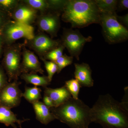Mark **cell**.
Wrapping results in <instances>:
<instances>
[{
    "label": "cell",
    "mask_w": 128,
    "mask_h": 128,
    "mask_svg": "<svg viewBox=\"0 0 128 128\" xmlns=\"http://www.w3.org/2000/svg\"><path fill=\"white\" fill-rule=\"evenodd\" d=\"M11 20L10 16L0 10V32L6 24Z\"/></svg>",
    "instance_id": "cell-27"
},
{
    "label": "cell",
    "mask_w": 128,
    "mask_h": 128,
    "mask_svg": "<svg viewBox=\"0 0 128 128\" xmlns=\"http://www.w3.org/2000/svg\"><path fill=\"white\" fill-rule=\"evenodd\" d=\"M29 119L20 120L18 119L16 116L10 109L4 107L0 106V123L4 124L6 126H11L14 128H17L16 123L18 124L20 128L24 121Z\"/></svg>",
    "instance_id": "cell-16"
},
{
    "label": "cell",
    "mask_w": 128,
    "mask_h": 128,
    "mask_svg": "<svg viewBox=\"0 0 128 128\" xmlns=\"http://www.w3.org/2000/svg\"><path fill=\"white\" fill-rule=\"evenodd\" d=\"M20 84L18 80L14 81L0 91V106L11 109L19 105L22 93L19 88Z\"/></svg>",
    "instance_id": "cell-9"
},
{
    "label": "cell",
    "mask_w": 128,
    "mask_h": 128,
    "mask_svg": "<svg viewBox=\"0 0 128 128\" xmlns=\"http://www.w3.org/2000/svg\"><path fill=\"white\" fill-rule=\"evenodd\" d=\"M40 58L44 64L45 68L48 73V78L51 82L54 75L56 72L57 73L58 68L57 64L54 62L46 60L42 57Z\"/></svg>",
    "instance_id": "cell-26"
},
{
    "label": "cell",
    "mask_w": 128,
    "mask_h": 128,
    "mask_svg": "<svg viewBox=\"0 0 128 128\" xmlns=\"http://www.w3.org/2000/svg\"><path fill=\"white\" fill-rule=\"evenodd\" d=\"M44 93V95L49 97L52 100L54 107L62 105L72 97L64 86L56 89L45 88Z\"/></svg>",
    "instance_id": "cell-14"
},
{
    "label": "cell",
    "mask_w": 128,
    "mask_h": 128,
    "mask_svg": "<svg viewBox=\"0 0 128 128\" xmlns=\"http://www.w3.org/2000/svg\"><path fill=\"white\" fill-rule=\"evenodd\" d=\"M98 8L101 13H116L117 0H95Z\"/></svg>",
    "instance_id": "cell-18"
},
{
    "label": "cell",
    "mask_w": 128,
    "mask_h": 128,
    "mask_svg": "<svg viewBox=\"0 0 128 128\" xmlns=\"http://www.w3.org/2000/svg\"><path fill=\"white\" fill-rule=\"evenodd\" d=\"M64 86L71 94L72 98L76 100L79 98L78 96L80 88L82 86L77 80L72 79L66 81Z\"/></svg>",
    "instance_id": "cell-21"
},
{
    "label": "cell",
    "mask_w": 128,
    "mask_h": 128,
    "mask_svg": "<svg viewBox=\"0 0 128 128\" xmlns=\"http://www.w3.org/2000/svg\"><path fill=\"white\" fill-rule=\"evenodd\" d=\"M20 2L18 0H0V10L11 18L12 13Z\"/></svg>",
    "instance_id": "cell-22"
},
{
    "label": "cell",
    "mask_w": 128,
    "mask_h": 128,
    "mask_svg": "<svg viewBox=\"0 0 128 128\" xmlns=\"http://www.w3.org/2000/svg\"><path fill=\"white\" fill-rule=\"evenodd\" d=\"M74 77L81 86L92 87L94 86L92 78V70L90 66L85 63L74 64Z\"/></svg>",
    "instance_id": "cell-13"
},
{
    "label": "cell",
    "mask_w": 128,
    "mask_h": 128,
    "mask_svg": "<svg viewBox=\"0 0 128 128\" xmlns=\"http://www.w3.org/2000/svg\"><path fill=\"white\" fill-rule=\"evenodd\" d=\"M90 114L92 122L102 128H128V102H119L110 94L99 96Z\"/></svg>",
    "instance_id": "cell-1"
},
{
    "label": "cell",
    "mask_w": 128,
    "mask_h": 128,
    "mask_svg": "<svg viewBox=\"0 0 128 128\" xmlns=\"http://www.w3.org/2000/svg\"><path fill=\"white\" fill-rule=\"evenodd\" d=\"M20 78L28 84H31L35 86L47 87L50 84L48 76H41L35 73H24L21 75Z\"/></svg>",
    "instance_id": "cell-17"
},
{
    "label": "cell",
    "mask_w": 128,
    "mask_h": 128,
    "mask_svg": "<svg viewBox=\"0 0 128 128\" xmlns=\"http://www.w3.org/2000/svg\"><path fill=\"white\" fill-rule=\"evenodd\" d=\"M43 103L44 105L49 108L54 107V103L52 100L49 97L44 95L43 98Z\"/></svg>",
    "instance_id": "cell-31"
},
{
    "label": "cell",
    "mask_w": 128,
    "mask_h": 128,
    "mask_svg": "<svg viewBox=\"0 0 128 128\" xmlns=\"http://www.w3.org/2000/svg\"><path fill=\"white\" fill-rule=\"evenodd\" d=\"M34 31L32 25L10 20L6 24L1 33L4 43L9 46L22 38L26 40L32 39L34 36Z\"/></svg>",
    "instance_id": "cell-6"
},
{
    "label": "cell",
    "mask_w": 128,
    "mask_h": 128,
    "mask_svg": "<svg viewBox=\"0 0 128 128\" xmlns=\"http://www.w3.org/2000/svg\"><path fill=\"white\" fill-rule=\"evenodd\" d=\"M38 12L22 0H20L12 13L11 18L18 22L32 25L37 19Z\"/></svg>",
    "instance_id": "cell-11"
},
{
    "label": "cell",
    "mask_w": 128,
    "mask_h": 128,
    "mask_svg": "<svg viewBox=\"0 0 128 128\" xmlns=\"http://www.w3.org/2000/svg\"><path fill=\"white\" fill-rule=\"evenodd\" d=\"M50 109L56 119L70 128H89L92 122L90 108L79 98L71 97L62 105Z\"/></svg>",
    "instance_id": "cell-3"
},
{
    "label": "cell",
    "mask_w": 128,
    "mask_h": 128,
    "mask_svg": "<svg viewBox=\"0 0 128 128\" xmlns=\"http://www.w3.org/2000/svg\"><path fill=\"white\" fill-rule=\"evenodd\" d=\"M60 40L70 56L80 60V56L86 43L90 42L92 37H85L78 30L64 28Z\"/></svg>",
    "instance_id": "cell-7"
},
{
    "label": "cell",
    "mask_w": 128,
    "mask_h": 128,
    "mask_svg": "<svg viewBox=\"0 0 128 128\" xmlns=\"http://www.w3.org/2000/svg\"><path fill=\"white\" fill-rule=\"evenodd\" d=\"M22 56V60L21 64V72L24 73H38L43 74L44 70L38 57L33 52L27 49L24 46Z\"/></svg>",
    "instance_id": "cell-12"
},
{
    "label": "cell",
    "mask_w": 128,
    "mask_h": 128,
    "mask_svg": "<svg viewBox=\"0 0 128 128\" xmlns=\"http://www.w3.org/2000/svg\"><path fill=\"white\" fill-rule=\"evenodd\" d=\"M8 83L6 76L2 69L0 67V91Z\"/></svg>",
    "instance_id": "cell-28"
},
{
    "label": "cell",
    "mask_w": 128,
    "mask_h": 128,
    "mask_svg": "<svg viewBox=\"0 0 128 128\" xmlns=\"http://www.w3.org/2000/svg\"><path fill=\"white\" fill-rule=\"evenodd\" d=\"M117 16L116 12L101 13L99 24L105 41L110 44L120 43L128 38V29L118 22Z\"/></svg>",
    "instance_id": "cell-4"
},
{
    "label": "cell",
    "mask_w": 128,
    "mask_h": 128,
    "mask_svg": "<svg viewBox=\"0 0 128 128\" xmlns=\"http://www.w3.org/2000/svg\"><path fill=\"white\" fill-rule=\"evenodd\" d=\"M26 41L28 46L40 58L43 57L47 53L58 47L62 44L59 40L53 39L43 33L34 35L32 39Z\"/></svg>",
    "instance_id": "cell-8"
},
{
    "label": "cell",
    "mask_w": 128,
    "mask_h": 128,
    "mask_svg": "<svg viewBox=\"0 0 128 128\" xmlns=\"http://www.w3.org/2000/svg\"><path fill=\"white\" fill-rule=\"evenodd\" d=\"M41 92V89L37 86H35L32 88L25 87V92L22 93V96L32 104L39 101L42 98Z\"/></svg>",
    "instance_id": "cell-19"
},
{
    "label": "cell",
    "mask_w": 128,
    "mask_h": 128,
    "mask_svg": "<svg viewBox=\"0 0 128 128\" xmlns=\"http://www.w3.org/2000/svg\"><path fill=\"white\" fill-rule=\"evenodd\" d=\"M65 47L62 44L58 47L50 51L42 58L46 60L54 62L63 55Z\"/></svg>",
    "instance_id": "cell-23"
},
{
    "label": "cell",
    "mask_w": 128,
    "mask_h": 128,
    "mask_svg": "<svg viewBox=\"0 0 128 128\" xmlns=\"http://www.w3.org/2000/svg\"><path fill=\"white\" fill-rule=\"evenodd\" d=\"M4 43V41H3L1 33L0 32V56L1 55L2 53L3 44Z\"/></svg>",
    "instance_id": "cell-32"
},
{
    "label": "cell",
    "mask_w": 128,
    "mask_h": 128,
    "mask_svg": "<svg viewBox=\"0 0 128 128\" xmlns=\"http://www.w3.org/2000/svg\"><path fill=\"white\" fill-rule=\"evenodd\" d=\"M60 15L61 14L58 12L49 11L38 16L37 24L38 28L48 33L51 38L57 37L60 27Z\"/></svg>",
    "instance_id": "cell-10"
},
{
    "label": "cell",
    "mask_w": 128,
    "mask_h": 128,
    "mask_svg": "<svg viewBox=\"0 0 128 128\" xmlns=\"http://www.w3.org/2000/svg\"><path fill=\"white\" fill-rule=\"evenodd\" d=\"M128 8V0H118L117 4V10L122 11L127 10Z\"/></svg>",
    "instance_id": "cell-29"
},
{
    "label": "cell",
    "mask_w": 128,
    "mask_h": 128,
    "mask_svg": "<svg viewBox=\"0 0 128 128\" xmlns=\"http://www.w3.org/2000/svg\"><path fill=\"white\" fill-rule=\"evenodd\" d=\"M47 1L48 4L49 11L55 12L61 14L66 0H47Z\"/></svg>",
    "instance_id": "cell-25"
},
{
    "label": "cell",
    "mask_w": 128,
    "mask_h": 128,
    "mask_svg": "<svg viewBox=\"0 0 128 128\" xmlns=\"http://www.w3.org/2000/svg\"><path fill=\"white\" fill-rule=\"evenodd\" d=\"M101 12L95 0H66L61 19L72 28H82L93 24H100Z\"/></svg>",
    "instance_id": "cell-2"
},
{
    "label": "cell",
    "mask_w": 128,
    "mask_h": 128,
    "mask_svg": "<svg viewBox=\"0 0 128 128\" xmlns=\"http://www.w3.org/2000/svg\"><path fill=\"white\" fill-rule=\"evenodd\" d=\"M41 14H44L49 11L48 4L47 0H22Z\"/></svg>",
    "instance_id": "cell-20"
},
{
    "label": "cell",
    "mask_w": 128,
    "mask_h": 128,
    "mask_svg": "<svg viewBox=\"0 0 128 128\" xmlns=\"http://www.w3.org/2000/svg\"><path fill=\"white\" fill-rule=\"evenodd\" d=\"M32 105L36 114V118L41 123L47 125L56 119L50 108L44 105L43 102L39 101Z\"/></svg>",
    "instance_id": "cell-15"
},
{
    "label": "cell",
    "mask_w": 128,
    "mask_h": 128,
    "mask_svg": "<svg viewBox=\"0 0 128 128\" xmlns=\"http://www.w3.org/2000/svg\"><path fill=\"white\" fill-rule=\"evenodd\" d=\"M73 57L68 56L66 54H63L59 58L54 61L57 64L58 70L57 74H59L66 66L71 65L73 63Z\"/></svg>",
    "instance_id": "cell-24"
},
{
    "label": "cell",
    "mask_w": 128,
    "mask_h": 128,
    "mask_svg": "<svg viewBox=\"0 0 128 128\" xmlns=\"http://www.w3.org/2000/svg\"><path fill=\"white\" fill-rule=\"evenodd\" d=\"M117 20L121 25L127 28L128 27V14L124 16H119L117 15Z\"/></svg>",
    "instance_id": "cell-30"
},
{
    "label": "cell",
    "mask_w": 128,
    "mask_h": 128,
    "mask_svg": "<svg viewBox=\"0 0 128 128\" xmlns=\"http://www.w3.org/2000/svg\"><path fill=\"white\" fill-rule=\"evenodd\" d=\"M24 44H14L7 46L3 60V65L6 71L8 82L18 80L21 75V60Z\"/></svg>",
    "instance_id": "cell-5"
}]
</instances>
